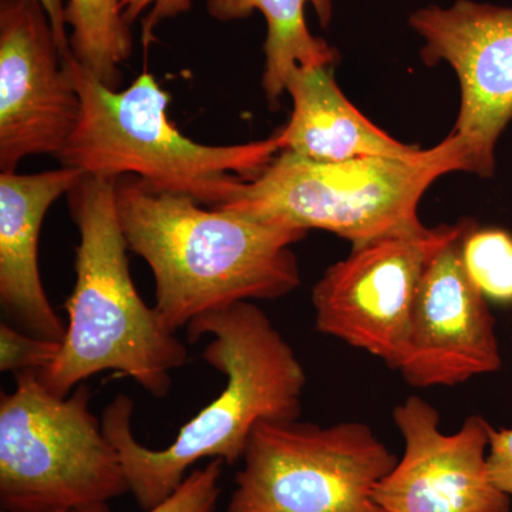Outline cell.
Here are the masks:
<instances>
[{
	"label": "cell",
	"mask_w": 512,
	"mask_h": 512,
	"mask_svg": "<svg viewBox=\"0 0 512 512\" xmlns=\"http://www.w3.org/2000/svg\"><path fill=\"white\" fill-rule=\"evenodd\" d=\"M187 336L192 343L211 336L202 357L227 384L217 399L184 424L170 446L153 450L138 443L134 400L126 394H117L101 419L119 453L130 493L143 511L170 497L198 461L238 463L262 421H293L302 413L305 369L254 303H235L194 319Z\"/></svg>",
	"instance_id": "obj_1"
},
{
	"label": "cell",
	"mask_w": 512,
	"mask_h": 512,
	"mask_svg": "<svg viewBox=\"0 0 512 512\" xmlns=\"http://www.w3.org/2000/svg\"><path fill=\"white\" fill-rule=\"evenodd\" d=\"M128 249L150 266L156 311L170 332L239 302L271 301L301 285L292 245L308 232L239 212L205 210L136 175L116 185Z\"/></svg>",
	"instance_id": "obj_2"
},
{
	"label": "cell",
	"mask_w": 512,
	"mask_h": 512,
	"mask_svg": "<svg viewBox=\"0 0 512 512\" xmlns=\"http://www.w3.org/2000/svg\"><path fill=\"white\" fill-rule=\"evenodd\" d=\"M117 180L84 175L67 194L80 232L76 282L64 303L69 322L59 355L37 373L56 396L67 397L84 380L113 370L164 399L171 372L188 360L187 348L143 301L131 278L117 214Z\"/></svg>",
	"instance_id": "obj_3"
},
{
	"label": "cell",
	"mask_w": 512,
	"mask_h": 512,
	"mask_svg": "<svg viewBox=\"0 0 512 512\" xmlns=\"http://www.w3.org/2000/svg\"><path fill=\"white\" fill-rule=\"evenodd\" d=\"M80 100L79 123L59 158L94 177L136 175L151 187L221 208L242 181L254 180L282 147L274 136L235 146H205L168 117L170 96L153 74L126 90L110 89L74 57L64 60Z\"/></svg>",
	"instance_id": "obj_4"
},
{
	"label": "cell",
	"mask_w": 512,
	"mask_h": 512,
	"mask_svg": "<svg viewBox=\"0 0 512 512\" xmlns=\"http://www.w3.org/2000/svg\"><path fill=\"white\" fill-rule=\"evenodd\" d=\"M467 171L466 151L450 133L417 158L359 157L319 163L281 151L254 180L242 181L220 210L292 228L323 229L352 248L426 228L419 218L424 192L441 175Z\"/></svg>",
	"instance_id": "obj_5"
},
{
	"label": "cell",
	"mask_w": 512,
	"mask_h": 512,
	"mask_svg": "<svg viewBox=\"0 0 512 512\" xmlns=\"http://www.w3.org/2000/svg\"><path fill=\"white\" fill-rule=\"evenodd\" d=\"M0 396V504L15 512H110L130 491L119 453L90 409L89 387L56 396L35 370Z\"/></svg>",
	"instance_id": "obj_6"
},
{
	"label": "cell",
	"mask_w": 512,
	"mask_h": 512,
	"mask_svg": "<svg viewBox=\"0 0 512 512\" xmlns=\"http://www.w3.org/2000/svg\"><path fill=\"white\" fill-rule=\"evenodd\" d=\"M227 512H386L373 498L397 458L359 421H262Z\"/></svg>",
	"instance_id": "obj_7"
},
{
	"label": "cell",
	"mask_w": 512,
	"mask_h": 512,
	"mask_svg": "<svg viewBox=\"0 0 512 512\" xmlns=\"http://www.w3.org/2000/svg\"><path fill=\"white\" fill-rule=\"evenodd\" d=\"M474 225L464 218L352 248L348 258L330 266L313 286L316 329L396 370L424 272L441 249Z\"/></svg>",
	"instance_id": "obj_8"
},
{
	"label": "cell",
	"mask_w": 512,
	"mask_h": 512,
	"mask_svg": "<svg viewBox=\"0 0 512 512\" xmlns=\"http://www.w3.org/2000/svg\"><path fill=\"white\" fill-rule=\"evenodd\" d=\"M409 22L424 39V63L456 70L461 104L451 134L466 151L468 173L491 177L495 146L512 120V9L457 0L417 10Z\"/></svg>",
	"instance_id": "obj_9"
},
{
	"label": "cell",
	"mask_w": 512,
	"mask_h": 512,
	"mask_svg": "<svg viewBox=\"0 0 512 512\" xmlns=\"http://www.w3.org/2000/svg\"><path fill=\"white\" fill-rule=\"evenodd\" d=\"M80 110L82 100L45 8L36 0H0L2 173H15L26 157H59Z\"/></svg>",
	"instance_id": "obj_10"
},
{
	"label": "cell",
	"mask_w": 512,
	"mask_h": 512,
	"mask_svg": "<svg viewBox=\"0 0 512 512\" xmlns=\"http://www.w3.org/2000/svg\"><path fill=\"white\" fill-rule=\"evenodd\" d=\"M404 440L396 466L373 498L386 512H510L511 498L488 473L491 424L470 416L456 433L440 429V414L419 396L394 407Z\"/></svg>",
	"instance_id": "obj_11"
},
{
	"label": "cell",
	"mask_w": 512,
	"mask_h": 512,
	"mask_svg": "<svg viewBox=\"0 0 512 512\" xmlns=\"http://www.w3.org/2000/svg\"><path fill=\"white\" fill-rule=\"evenodd\" d=\"M466 234L441 249L421 279L396 369L410 386L454 387L503 365L493 313L464 266Z\"/></svg>",
	"instance_id": "obj_12"
},
{
	"label": "cell",
	"mask_w": 512,
	"mask_h": 512,
	"mask_svg": "<svg viewBox=\"0 0 512 512\" xmlns=\"http://www.w3.org/2000/svg\"><path fill=\"white\" fill-rule=\"evenodd\" d=\"M84 173L63 167L0 174V303L23 332L62 342L66 328L43 288L39 239L47 211Z\"/></svg>",
	"instance_id": "obj_13"
},
{
	"label": "cell",
	"mask_w": 512,
	"mask_h": 512,
	"mask_svg": "<svg viewBox=\"0 0 512 512\" xmlns=\"http://www.w3.org/2000/svg\"><path fill=\"white\" fill-rule=\"evenodd\" d=\"M286 92L291 119L276 133L282 151L319 163L359 157L417 158L423 150L394 140L366 119L339 89L329 67H296Z\"/></svg>",
	"instance_id": "obj_14"
},
{
	"label": "cell",
	"mask_w": 512,
	"mask_h": 512,
	"mask_svg": "<svg viewBox=\"0 0 512 512\" xmlns=\"http://www.w3.org/2000/svg\"><path fill=\"white\" fill-rule=\"evenodd\" d=\"M315 8L320 25L332 19L330 0H207V10L220 22L249 18L255 10L266 22L265 72L262 84L269 104H276L286 92L289 74L296 67H329L336 50L312 35L306 25V5Z\"/></svg>",
	"instance_id": "obj_15"
},
{
	"label": "cell",
	"mask_w": 512,
	"mask_h": 512,
	"mask_svg": "<svg viewBox=\"0 0 512 512\" xmlns=\"http://www.w3.org/2000/svg\"><path fill=\"white\" fill-rule=\"evenodd\" d=\"M124 0H69L66 6L74 60L110 89H119L121 66L133 55Z\"/></svg>",
	"instance_id": "obj_16"
},
{
	"label": "cell",
	"mask_w": 512,
	"mask_h": 512,
	"mask_svg": "<svg viewBox=\"0 0 512 512\" xmlns=\"http://www.w3.org/2000/svg\"><path fill=\"white\" fill-rule=\"evenodd\" d=\"M464 266L487 301L512 303V235L504 229L474 227L461 244Z\"/></svg>",
	"instance_id": "obj_17"
},
{
	"label": "cell",
	"mask_w": 512,
	"mask_h": 512,
	"mask_svg": "<svg viewBox=\"0 0 512 512\" xmlns=\"http://www.w3.org/2000/svg\"><path fill=\"white\" fill-rule=\"evenodd\" d=\"M224 464L211 460L205 467L194 468L170 497L144 512H217Z\"/></svg>",
	"instance_id": "obj_18"
},
{
	"label": "cell",
	"mask_w": 512,
	"mask_h": 512,
	"mask_svg": "<svg viewBox=\"0 0 512 512\" xmlns=\"http://www.w3.org/2000/svg\"><path fill=\"white\" fill-rule=\"evenodd\" d=\"M62 342L29 335L9 323L0 325V370L23 372L35 370L39 373L55 362Z\"/></svg>",
	"instance_id": "obj_19"
},
{
	"label": "cell",
	"mask_w": 512,
	"mask_h": 512,
	"mask_svg": "<svg viewBox=\"0 0 512 512\" xmlns=\"http://www.w3.org/2000/svg\"><path fill=\"white\" fill-rule=\"evenodd\" d=\"M491 480L512 500V429H490L487 453Z\"/></svg>",
	"instance_id": "obj_20"
},
{
	"label": "cell",
	"mask_w": 512,
	"mask_h": 512,
	"mask_svg": "<svg viewBox=\"0 0 512 512\" xmlns=\"http://www.w3.org/2000/svg\"><path fill=\"white\" fill-rule=\"evenodd\" d=\"M148 8H151V12L147 15L144 32L147 37H153V30L158 23L190 10L191 0H124V20L128 25H133Z\"/></svg>",
	"instance_id": "obj_21"
},
{
	"label": "cell",
	"mask_w": 512,
	"mask_h": 512,
	"mask_svg": "<svg viewBox=\"0 0 512 512\" xmlns=\"http://www.w3.org/2000/svg\"><path fill=\"white\" fill-rule=\"evenodd\" d=\"M36 2H39L45 8L47 16H49L50 25H52L63 59H72L70 35L67 33L66 3H64V0H36Z\"/></svg>",
	"instance_id": "obj_22"
},
{
	"label": "cell",
	"mask_w": 512,
	"mask_h": 512,
	"mask_svg": "<svg viewBox=\"0 0 512 512\" xmlns=\"http://www.w3.org/2000/svg\"><path fill=\"white\" fill-rule=\"evenodd\" d=\"M2 512H15V511L3 510ZM45 512H72V511H66V510H55V511H45Z\"/></svg>",
	"instance_id": "obj_23"
}]
</instances>
